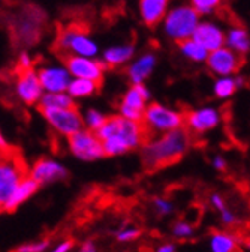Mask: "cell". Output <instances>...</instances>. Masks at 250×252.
Returning <instances> with one entry per match:
<instances>
[{"instance_id": "cell-1", "label": "cell", "mask_w": 250, "mask_h": 252, "mask_svg": "<svg viewBox=\"0 0 250 252\" xmlns=\"http://www.w3.org/2000/svg\"><path fill=\"white\" fill-rule=\"evenodd\" d=\"M96 135L102 140L107 156L123 155L151 140V135L142 122L126 119L121 114L107 117L105 123L96 131Z\"/></svg>"}, {"instance_id": "cell-2", "label": "cell", "mask_w": 250, "mask_h": 252, "mask_svg": "<svg viewBox=\"0 0 250 252\" xmlns=\"http://www.w3.org/2000/svg\"><path fill=\"white\" fill-rule=\"evenodd\" d=\"M191 146V131L181 128L164 132L158 138H151L144 144L142 162L148 170H161L177 164Z\"/></svg>"}, {"instance_id": "cell-3", "label": "cell", "mask_w": 250, "mask_h": 252, "mask_svg": "<svg viewBox=\"0 0 250 252\" xmlns=\"http://www.w3.org/2000/svg\"><path fill=\"white\" fill-rule=\"evenodd\" d=\"M44 20V12L38 11L33 6L20 12L12 23V32L15 39H18L24 45H33L35 42H38L41 38Z\"/></svg>"}, {"instance_id": "cell-4", "label": "cell", "mask_w": 250, "mask_h": 252, "mask_svg": "<svg viewBox=\"0 0 250 252\" xmlns=\"http://www.w3.org/2000/svg\"><path fill=\"white\" fill-rule=\"evenodd\" d=\"M57 45L60 51H66L84 57H91L98 53L96 44L87 36L83 26L78 24H71L61 29L57 36Z\"/></svg>"}, {"instance_id": "cell-5", "label": "cell", "mask_w": 250, "mask_h": 252, "mask_svg": "<svg viewBox=\"0 0 250 252\" xmlns=\"http://www.w3.org/2000/svg\"><path fill=\"white\" fill-rule=\"evenodd\" d=\"M142 123L148 129L150 135L153 132H168L184 126V114L161 104H151L144 111Z\"/></svg>"}, {"instance_id": "cell-6", "label": "cell", "mask_w": 250, "mask_h": 252, "mask_svg": "<svg viewBox=\"0 0 250 252\" xmlns=\"http://www.w3.org/2000/svg\"><path fill=\"white\" fill-rule=\"evenodd\" d=\"M198 17L199 12L194 6H181L174 9L165 21L167 33L178 42L189 39L194 36V32L199 24Z\"/></svg>"}, {"instance_id": "cell-7", "label": "cell", "mask_w": 250, "mask_h": 252, "mask_svg": "<svg viewBox=\"0 0 250 252\" xmlns=\"http://www.w3.org/2000/svg\"><path fill=\"white\" fill-rule=\"evenodd\" d=\"M51 128L61 134L71 137L83 129V117L75 108H39Z\"/></svg>"}, {"instance_id": "cell-8", "label": "cell", "mask_w": 250, "mask_h": 252, "mask_svg": "<svg viewBox=\"0 0 250 252\" xmlns=\"http://www.w3.org/2000/svg\"><path fill=\"white\" fill-rule=\"evenodd\" d=\"M24 177L26 171L20 158L11 156L9 153L0 161V204L5 206V203L11 198L17 185Z\"/></svg>"}, {"instance_id": "cell-9", "label": "cell", "mask_w": 250, "mask_h": 252, "mask_svg": "<svg viewBox=\"0 0 250 252\" xmlns=\"http://www.w3.org/2000/svg\"><path fill=\"white\" fill-rule=\"evenodd\" d=\"M69 149L74 156L83 161H95L105 156L102 140L93 131L81 129L69 137Z\"/></svg>"}, {"instance_id": "cell-10", "label": "cell", "mask_w": 250, "mask_h": 252, "mask_svg": "<svg viewBox=\"0 0 250 252\" xmlns=\"http://www.w3.org/2000/svg\"><path fill=\"white\" fill-rule=\"evenodd\" d=\"M243 60L244 59L241 57V54L237 53L235 50H232L231 47L229 48L221 47V48L208 53L207 65L214 74L226 77V75L237 72L241 68Z\"/></svg>"}, {"instance_id": "cell-11", "label": "cell", "mask_w": 250, "mask_h": 252, "mask_svg": "<svg viewBox=\"0 0 250 252\" xmlns=\"http://www.w3.org/2000/svg\"><path fill=\"white\" fill-rule=\"evenodd\" d=\"M150 98V93L145 89L142 83L134 84L124 94V98L120 104V113L123 117L142 122L144 111H145V102Z\"/></svg>"}, {"instance_id": "cell-12", "label": "cell", "mask_w": 250, "mask_h": 252, "mask_svg": "<svg viewBox=\"0 0 250 252\" xmlns=\"http://www.w3.org/2000/svg\"><path fill=\"white\" fill-rule=\"evenodd\" d=\"M15 90H17L18 98L27 105L39 104L42 94H44V87L41 84L39 75L33 68L20 71Z\"/></svg>"}, {"instance_id": "cell-13", "label": "cell", "mask_w": 250, "mask_h": 252, "mask_svg": "<svg viewBox=\"0 0 250 252\" xmlns=\"http://www.w3.org/2000/svg\"><path fill=\"white\" fill-rule=\"evenodd\" d=\"M65 65H66V69L74 77L102 83L104 65L99 62H95L88 57H84V56L71 54V56H65Z\"/></svg>"}, {"instance_id": "cell-14", "label": "cell", "mask_w": 250, "mask_h": 252, "mask_svg": "<svg viewBox=\"0 0 250 252\" xmlns=\"http://www.w3.org/2000/svg\"><path fill=\"white\" fill-rule=\"evenodd\" d=\"M30 177H33L39 185H47V183H53L57 180H63L68 177V170L53 161V159H47V158H42V159L36 161L28 173Z\"/></svg>"}, {"instance_id": "cell-15", "label": "cell", "mask_w": 250, "mask_h": 252, "mask_svg": "<svg viewBox=\"0 0 250 252\" xmlns=\"http://www.w3.org/2000/svg\"><path fill=\"white\" fill-rule=\"evenodd\" d=\"M41 84L45 92H66L71 83V72L66 68L58 66H44L38 71Z\"/></svg>"}, {"instance_id": "cell-16", "label": "cell", "mask_w": 250, "mask_h": 252, "mask_svg": "<svg viewBox=\"0 0 250 252\" xmlns=\"http://www.w3.org/2000/svg\"><path fill=\"white\" fill-rule=\"evenodd\" d=\"M219 123V114L214 108H202L191 113H184V126L191 132L202 134L213 129Z\"/></svg>"}, {"instance_id": "cell-17", "label": "cell", "mask_w": 250, "mask_h": 252, "mask_svg": "<svg viewBox=\"0 0 250 252\" xmlns=\"http://www.w3.org/2000/svg\"><path fill=\"white\" fill-rule=\"evenodd\" d=\"M192 38L195 41H198L208 51H214L217 48L223 47V42H225L223 32L219 29L217 26L211 24V23L198 24V27L194 32V36Z\"/></svg>"}, {"instance_id": "cell-18", "label": "cell", "mask_w": 250, "mask_h": 252, "mask_svg": "<svg viewBox=\"0 0 250 252\" xmlns=\"http://www.w3.org/2000/svg\"><path fill=\"white\" fill-rule=\"evenodd\" d=\"M38 188H39V183H38L33 177L26 176V177L17 185V188L14 189V192H12L11 198L5 203L3 210H6V212L15 210L18 206H21L24 201H27L33 194H36Z\"/></svg>"}, {"instance_id": "cell-19", "label": "cell", "mask_w": 250, "mask_h": 252, "mask_svg": "<svg viewBox=\"0 0 250 252\" xmlns=\"http://www.w3.org/2000/svg\"><path fill=\"white\" fill-rule=\"evenodd\" d=\"M169 0H141V15L147 26H156L158 24L168 6Z\"/></svg>"}, {"instance_id": "cell-20", "label": "cell", "mask_w": 250, "mask_h": 252, "mask_svg": "<svg viewBox=\"0 0 250 252\" xmlns=\"http://www.w3.org/2000/svg\"><path fill=\"white\" fill-rule=\"evenodd\" d=\"M39 108H75L74 96L68 92H47L39 101Z\"/></svg>"}, {"instance_id": "cell-21", "label": "cell", "mask_w": 250, "mask_h": 252, "mask_svg": "<svg viewBox=\"0 0 250 252\" xmlns=\"http://www.w3.org/2000/svg\"><path fill=\"white\" fill-rule=\"evenodd\" d=\"M154 56L153 54H145L142 56L138 62H135L134 65L129 68V78L134 81V84H138V83H142L148 74L151 72L153 66H154Z\"/></svg>"}, {"instance_id": "cell-22", "label": "cell", "mask_w": 250, "mask_h": 252, "mask_svg": "<svg viewBox=\"0 0 250 252\" xmlns=\"http://www.w3.org/2000/svg\"><path fill=\"white\" fill-rule=\"evenodd\" d=\"M211 252H240L237 239L229 233L216 231L210 237Z\"/></svg>"}, {"instance_id": "cell-23", "label": "cell", "mask_w": 250, "mask_h": 252, "mask_svg": "<svg viewBox=\"0 0 250 252\" xmlns=\"http://www.w3.org/2000/svg\"><path fill=\"white\" fill-rule=\"evenodd\" d=\"M99 84L101 83H98V81L75 77L74 80H71L66 92L74 98H85V96H90V94L95 93L98 90Z\"/></svg>"}, {"instance_id": "cell-24", "label": "cell", "mask_w": 250, "mask_h": 252, "mask_svg": "<svg viewBox=\"0 0 250 252\" xmlns=\"http://www.w3.org/2000/svg\"><path fill=\"white\" fill-rule=\"evenodd\" d=\"M134 53V48L131 45H121V47H114V48H110L108 51H105L104 54V59L107 62V65L111 66V68H115L121 63H124L126 60L131 59Z\"/></svg>"}, {"instance_id": "cell-25", "label": "cell", "mask_w": 250, "mask_h": 252, "mask_svg": "<svg viewBox=\"0 0 250 252\" xmlns=\"http://www.w3.org/2000/svg\"><path fill=\"white\" fill-rule=\"evenodd\" d=\"M180 50L181 53L186 56V57H189L195 62H204L207 60L208 57V50L204 48L198 41H195L194 38L191 39H184L180 42Z\"/></svg>"}, {"instance_id": "cell-26", "label": "cell", "mask_w": 250, "mask_h": 252, "mask_svg": "<svg viewBox=\"0 0 250 252\" xmlns=\"http://www.w3.org/2000/svg\"><path fill=\"white\" fill-rule=\"evenodd\" d=\"M228 44L232 50H235L237 53H246L250 48V41L249 36L246 33V30L241 27H234L231 29L229 35H228Z\"/></svg>"}, {"instance_id": "cell-27", "label": "cell", "mask_w": 250, "mask_h": 252, "mask_svg": "<svg viewBox=\"0 0 250 252\" xmlns=\"http://www.w3.org/2000/svg\"><path fill=\"white\" fill-rule=\"evenodd\" d=\"M238 87V83L237 80H232V78H222L216 81V86H214V93L217 94L219 98H229L231 94L235 92V89Z\"/></svg>"}, {"instance_id": "cell-28", "label": "cell", "mask_w": 250, "mask_h": 252, "mask_svg": "<svg viewBox=\"0 0 250 252\" xmlns=\"http://www.w3.org/2000/svg\"><path fill=\"white\" fill-rule=\"evenodd\" d=\"M105 120H107V117L102 113H99L98 110H88L87 114H85V123H87V126H88L91 131H95V132L105 123Z\"/></svg>"}, {"instance_id": "cell-29", "label": "cell", "mask_w": 250, "mask_h": 252, "mask_svg": "<svg viewBox=\"0 0 250 252\" xmlns=\"http://www.w3.org/2000/svg\"><path fill=\"white\" fill-rule=\"evenodd\" d=\"M221 2L222 0H192V6L199 14H208V12L217 9Z\"/></svg>"}, {"instance_id": "cell-30", "label": "cell", "mask_w": 250, "mask_h": 252, "mask_svg": "<svg viewBox=\"0 0 250 252\" xmlns=\"http://www.w3.org/2000/svg\"><path fill=\"white\" fill-rule=\"evenodd\" d=\"M172 233L177 239H189L194 234V227L184 222V220H178V222L174 224Z\"/></svg>"}, {"instance_id": "cell-31", "label": "cell", "mask_w": 250, "mask_h": 252, "mask_svg": "<svg viewBox=\"0 0 250 252\" xmlns=\"http://www.w3.org/2000/svg\"><path fill=\"white\" fill-rule=\"evenodd\" d=\"M141 236V230L135 228V227H128L123 228L117 233V240L118 242H132L135 239H138Z\"/></svg>"}, {"instance_id": "cell-32", "label": "cell", "mask_w": 250, "mask_h": 252, "mask_svg": "<svg viewBox=\"0 0 250 252\" xmlns=\"http://www.w3.org/2000/svg\"><path fill=\"white\" fill-rule=\"evenodd\" d=\"M48 246V240L33 242V243H26L20 246L15 252H44Z\"/></svg>"}, {"instance_id": "cell-33", "label": "cell", "mask_w": 250, "mask_h": 252, "mask_svg": "<svg viewBox=\"0 0 250 252\" xmlns=\"http://www.w3.org/2000/svg\"><path fill=\"white\" fill-rule=\"evenodd\" d=\"M154 207L158 210V213L161 216H165V215H169L172 212V204L164 198H156L154 200Z\"/></svg>"}, {"instance_id": "cell-34", "label": "cell", "mask_w": 250, "mask_h": 252, "mask_svg": "<svg viewBox=\"0 0 250 252\" xmlns=\"http://www.w3.org/2000/svg\"><path fill=\"white\" fill-rule=\"evenodd\" d=\"M18 66L20 69H28L32 68V57L28 56L27 51H21L18 56Z\"/></svg>"}, {"instance_id": "cell-35", "label": "cell", "mask_w": 250, "mask_h": 252, "mask_svg": "<svg viewBox=\"0 0 250 252\" xmlns=\"http://www.w3.org/2000/svg\"><path fill=\"white\" fill-rule=\"evenodd\" d=\"M221 216H222V222L226 224V225H232V224L237 222V216H235L228 207H226L225 210L221 212Z\"/></svg>"}, {"instance_id": "cell-36", "label": "cell", "mask_w": 250, "mask_h": 252, "mask_svg": "<svg viewBox=\"0 0 250 252\" xmlns=\"http://www.w3.org/2000/svg\"><path fill=\"white\" fill-rule=\"evenodd\" d=\"M211 204L219 210V212H222V210H225L226 209V203H225V200L219 195V194H213L211 195Z\"/></svg>"}, {"instance_id": "cell-37", "label": "cell", "mask_w": 250, "mask_h": 252, "mask_svg": "<svg viewBox=\"0 0 250 252\" xmlns=\"http://www.w3.org/2000/svg\"><path fill=\"white\" fill-rule=\"evenodd\" d=\"M74 246V242L72 240H65V242H61L58 243L51 252H69Z\"/></svg>"}, {"instance_id": "cell-38", "label": "cell", "mask_w": 250, "mask_h": 252, "mask_svg": "<svg viewBox=\"0 0 250 252\" xmlns=\"http://www.w3.org/2000/svg\"><path fill=\"white\" fill-rule=\"evenodd\" d=\"M78 252H96V245L93 243V242H85Z\"/></svg>"}, {"instance_id": "cell-39", "label": "cell", "mask_w": 250, "mask_h": 252, "mask_svg": "<svg viewBox=\"0 0 250 252\" xmlns=\"http://www.w3.org/2000/svg\"><path fill=\"white\" fill-rule=\"evenodd\" d=\"M213 165L217 168V170H225L226 168V162L222 159V158H214V162H213Z\"/></svg>"}, {"instance_id": "cell-40", "label": "cell", "mask_w": 250, "mask_h": 252, "mask_svg": "<svg viewBox=\"0 0 250 252\" xmlns=\"http://www.w3.org/2000/svg\"><path fill=\"white\" fill-rule=\"evenodd\" d=\"M156 252H175V246L172 243H167V245L159 246Z\"/></svg>"}, {"instance_id": "cell-41", "label": "cell", "mask_w": 250, "mask_h": 252, "mask_svg": "<svg viewBox=\"0 0 250 252\" xmlns=\"http://www.w3.org/2000/svg\"><path fill=\"white\" fill-rule=\"evenodd\" d=\"M5 156H6V153H3L2 150H0V161H2V159H3V158H5Z\"/></svg>"}, {"instance_id": "cell-42", "label": "cell", "mask_w": 250, "mask_h": 252, "mask_svg": "<svg viewBox=\"0 0 250 252\" xmlns=\"http://www.w3.org/2000/svg\"><path fill=\"white\" fill-rule=\"evenodd\" d=\"M246 248H247V249L250 251V240H247V242H246Z\"/></svg>"}, {"instance_id": "cell-43", "label": "cell", "mask_w": 250, "mask_h": 252, "mask_svg": "<svg viewBox=\"0 0 250 252\" xmlns=\"http://www.w3.org/2000/svg\"><path fill=\"white\" fill-rule=\"evenodd\" d=\"M2 210H3V206H2V204H0V213H2Z\"/></svg>"}]
</instances>
